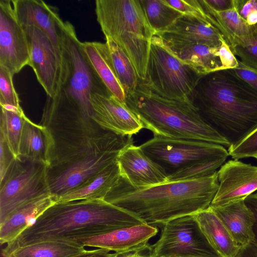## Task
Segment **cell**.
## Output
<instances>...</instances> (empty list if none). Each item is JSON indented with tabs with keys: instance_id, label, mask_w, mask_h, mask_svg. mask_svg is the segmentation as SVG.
Masks as SVG:
<instances>
[{
	"instance_id": "cell-16",
	"label": "cell",
	"mask_w": 257,
	"mask_h": 257,
	"mask_svg": "<svg viewBox=\"0 0 257 257\" xmlns=\"http://www.w3.org/2000/svg\"><path fill=\"white\" fill-rule=\"evenodd\" d=\"M158 232L156 226L143 223L89 237L72 239L82 246L102 248L114 252L152 248L149 240Z\"/></svg>"
},
{
	"instance_id": "cell-14",
	"label": "cell",
	"mask_w": 257,
	"mask_h": 257,
	"mask_svg": "<svg viewBox=\"0 0 257 257\" xmlns=\"http://www.w3.org/2000/svg\"><path fill=\"white\" fill-rule=\"evenodd\" d=\"M23 27L29 45V66L47 96H52L56 86L60 59L51 40L42 30L33 26Z\"/></svg>"
},
{
	"instance_id": "cell-33",
	"label": "cell",
	"mask_w": 257,
	"mask_h": 257,
	"mask_svg": "<svg viewBox=\"0 0 257 257\" xmlns=\"http://www.w3.org/2000/svg\"><path fill=\"white\" fill-rule=\"evenodd\" d=\"M226 159L216 158L189 165L168 176V182L193 180L211 175L221 167Z\"/></svg>"
},
{
	"instance_id": "cell-12",
	"label": "cell",
	"mask_w": 257,
	"mask_h": 257,
	"mask_svg": "<svg viewBox=\"0 0 257 257\" xmlns=\"http://www.w3.org/2000/svg\"><path fill=\"white\" fill-rule=\"evenodd\" d=\"M218 188L210 206L217 207L244 200L257 190V167L229 160L217 171Z\"/></svg>"
},
{
	"instance_id": "cell-41",
	"label": "cell",
	"mask_w": 257,
	"mask_h": 257,
	"mask_svg": "<svg viewBox=\"0 0 257 257\" xmlns=\"http://www.w3.org/2000/svg\"><path fill=\"white\" fill-rule=\"evenodd\" d=\"M234 9L245 21L251 14L257 12V0H234Z\"/></svg>"
},
{
	"instance_id": "cell-35",
	"label": "cell",
	"mask_w": 257,
	"mask_h": 257,
	"mask_svg": "<svg viewBox=\"0 0 257 257\" xmlns=\"http://www.w3.org/2000/svg\"><path fill=\"white\" fill-rule=\"evenodd\" d=\"M228 152L234 160L257 157V128L238 145L229 147Z\"/></svg>"
},
{
	"instance_id": "cell-45",
	"label": "cell",
	"mask_w": 257,
	"mask_h": 257,
	"mask_svg": "<svg viewBox=\"0 0 257 257\" xmlns=\"http://www.w3.org/2000/svg\"><path fill=\"white\" fill-rule=\"evenodd\" d=\"M152 248L145 250H133L110 253L108 257H153Z\"/></svg>"
},
{
	"instance_id": "cell-17",
	"label": "cell",
	"mask_w": 257,
	"mask_h": 257,
	"mask_svg": "<svg viewBox=\"0 0 257 257\" xmlns=\"http://www.w3.org/2000/svg\"><path fill=\"white\" fill-rule=\"evenodd\" d=\"M117 162L120 176L135 188H144L168 182L165 171L134 143L119 152Z\"/></svg>"
},
{
	"instance_id": "cell-43",
	"label": "cell",
	"mask_w": 257,
	"mask_h": 257,
	"mask_svg": "<svg viewBox=\"0 0 257 257\" xmlns=\"http://www.w3.org/2000/svg\"><path fill=\"white\" fill-rule=\"evenodd\" d=\"M244 202L247 206L253 212L255 222L253 227V231L254 235V241L257 243V193L252 194L244 199Z\"/></svg>"
},
{
	"instance_id": "cell-36",
	"label": "cell",
	"mask_w": 257,
	"mask_h": 257,
	"mask_svg": "<svg viewBox=\"0 0 257 257\" xmlns=\"http://www.w3.org/2000/svg\"><path fill=\"white\" fill-rule=\"evenodd\" d=\"M165 1L168 5L183 15L197 18L207 22L206 14L199 0H165Z\"/></svg>"
},
{
	"instance_id": "cell-23",
	"label": "cell",
	"mask_w": 257,
	"mask_h": 257,
	"mask_svg": "<svg viewBox=\"0 0 257 257\" xmlns=\"http://www.w3.org/2000/svg\"><path fill=\"white\" fill-rule=\"evenodd\" d=\"M84 54L90 65L110 93L126 105V96L117 77L106 43L82 42Z\"/></svg>"
},
{
	"instance_id": "cell-11",
	"label": "cell",
	"mask_w": 257,
	"mask_h": 257,
	"mask_svg": "<svg viewBox=\"0 0 257 257\" xmlns=\"http://www.w3.org/2000/svg\"><path fill=\"white\" fill-rule=\"evenodd\" d=\"M29 63L27 37L17 18L12 0H1L0 66L14 75Z\"/></svg>"
},
{
	"instance_id": "cell-7",
	"label": "cell",
	"mask_w": 257,
	"mask_h": 257,
	"mask_svg": "<svg viewBox=\"0 0 257 257\" xmlns=\"http://www.w3.org/2000/svg\"><path fill=\"white\" fill-rule=\"evenodd\" d=\"M50 194L48 167L22 158L16 159L1 182L0 224L20 206Z\"/></svg>"
},
{
	"instance_id": "cell-13",
	"label": "cell",
	"mask_w": 257,
	"mask_h": 257,
	"mask_svg": "<svg viewBox=\"0 0 257 257\" xmlns=\"http://www.w3.org/2000/svg\"><path fill=\"white\" fill-rule=\"evenodd\" d=\"M121 150L90 154L55 172L49 174L51 194L56 199L96 175L116 160Z\"/></svg>"
},
{
	"instance_id": "cell-2",
	"label": "cell",
	"mask_w": 257,
	"mask_h": 257,
	"mask_svg": "<svg viewBox=\"0 0 257 257\" xmlns=\"http://www.w3.org/2000/svg\"><path fill=\"white\" fill-rule=\"evenodd\" d=\"M193 103L202 118L233 147L257 128V90L233 69L203 76Z\"/></svg>"
},
{
	"instance_id": "cell-44",
	"label": "cell",
	"mask_w": 257,
	"mask_h": 257,
	"mask_svg": "<svg viewBox=\"0 0 257 257\" xmlns=\"http://www.w3.org/2000/svg\"><path fill=\"white\" fill-rule=\"evenodd\" d=\"M234 257H257V243L252 241L241 246Z\"/></svg>"
},
{
	"instance_id": "cell-8",
	"label": "cell",
	"mask_w": 257,
	"mask_h": 257,
	"mask_svg": "<svg viewBox=\"0 0 257 257\" xmlns=\"http://www.w3.org/2000/svg\"><path fill=\"white\" fill-rule=\"evenodd\" d=\"M167 176L189 165L206 160L225 158L228 150L219 144L204 141L154 136L140 146Z\"/></svg>"
},
{
	"instance_id": "cell-10",
	"label": "cell",
	"mask_w": 257,
	"mask_h": 257,
	"mask_svg": "<svg viewBox=\"0 0 257 257\" xmlns=\"http://www.w3.org/2000/svg\"><path fill=\"white\" fill-rule=\"evenodd\" d=\"M96 20L105 37L129 32L151 40L150 26L140 0H96Z\"/></svg>"
},
{
	"instance_id": "cell-18",
	"label": "cell",
	"mask_w": 257,
	"mask_h": 257,
	"mask_svg": "<svg viewBox=\"0 0 257 257\" xmlns=\"http://www.w3.org/2000/svg\"><path fill=\"white\" fill-rule=\"evenodd\" d=\"M17 18L23 26H33L51 40L60 59V33L64 23L56 8L41 0H12Z\"/></svg>"
},
{
	"instance_id": "cell-15",
	"label": "cell",
	"mask_w": 257,
	"mask_h": 257,
	"mask_svg": "<svg viewBox=\"0 0 257 257\" xmlns=\"http://www.w3.org/2000/svg\"><path fill=\"white\" fill-rule=\"evenodd\" d=\"M90 100L93 109L92 119L103 128L117 135L132 136L144 128L127 106L119 102L109 91L94 92Z\"/></svg>"
},
{
	"instance_id": "cell-37",
	"label": "cell",
	"mask_w": 257,
	"mask_h": 257,
	"mask_svg": "<svg viewBox=\"0 0 257 257\" xmlns=\"http://www.w3.org/2000/svg\"><path fill=\"white\" fill-rule=\"evenodd\" d=\"M243 64L257 70V37L244 46H236L233 50Z\"/></svg>"
},
{
	"instance_id": "cell-40",
	"label": "cell",
	"mask_w": 257,
	"mask_h": 257,
	"mask_svg": "<svg viewBox=\"0 0 257 257\" xmlns=\"http://www.w3.org/2000/svg\"><path fill=\"white\" fill-rule=\"evenodd\" d=\"M233 70L241 78L257 90V70L243 64L238 60V65Z\"/></svg>"
},
{
	"instance_id": "cell-24",
	"label": "cell",
	"mask_w": 257,
	"mask_h": 257,
	"mask_svg": "<svg viewBox=\"0 0 257 257\" xmlns=\"http://www.w3.org/2000/svg\"><path fill=\"white\" fill-rule=\"evenodd\" d=\"M120 178V171L116 159L96 175L57 197L56 202L104 200Z\"/></svg>"
},
{
	"instance_id": "cell-38",
	"label": "cell",
	"mask_w": 257,
	"mask_h": 257,
	"mask_svg": "<svg viewBox=\"0 0 257 257\" xmlns=\"http://www.w3.org/2000/svg\"><path fill=\"white\" fill-rule=\"evenodd\" d=\"M15 160L4 137L0 135V182L5 178Z\"/></svg>"
},
{
	"instance_id": "cell-42",
	"label": "cell",
	"mask_w": 257,
	"mask_h": 257,
	"mask_svg": "<svg viewBox=\"0 0 257 257\" xmlns=\"http://www.w3.org/2000/svg\"><path fill=\"white\" fill-rule=\"evenodd\" d=\"M207 5L217 12L234 9V0H205Z\"/></svg>"
},
{
	"instance_id": "cell-26",
	"label": "cell",
	"mask_w": 257,
	"mask_h": 257,
	"mask_svg": "<svg viewBox=\"0 0 257 257\" xmlns=\"http://www.w3.org/2000/svg\"><path fill=\"white\" fill-rule=\"evenodd\" d=\"M52 140L47 128L37 124L27 116L19 146V158L46 165H50Z\"/></svg>"
},
{
	"instance_id": "cell-39",
	"label": "cell",
	"mask_w": 257,
	"mask_h": 257,
	"mask_svg": "<svg viewBox=\"0 0 257 257\" xmlns=\"http://www.w3.org/2000/svg\"><path fill=\"white\" fill-rule=\"evenodd\" d=\"M219 56L224 69L236 68L238 65V60L224 40L219 49Z\"/></svg>"
},
{
	"instance_id": "cell-28",
	"label": "cell",
	"mask_w": 257,
	"mask_h": 257,
	"mask_svg": "<svg viewBox=\"0 0 257 257\" xmlns=\"http://www.w3.org/2000/svg\"><path fill=\"white\" fill-rule=\"evenodd\" d=\"M85 250V247L73 241L54 240L24 245L7 244L2 254L3 257H69Z\"/></svg>"
},
{
	"instance_id": "cell-19",
	"label": "cell",
	"mask_w": 257,
	"mask_h": 257,
	"mask_svg": "<svg viewBox=\"0 0 257 257\" xmlns=\"http://www.w3.org/2000/svg\"><path fill=\"white\" fill-rule=\"evenodd\" d=\"M155 35L164 42L201 43L217 48H219L225 40L220 32L209 23L185 15L178 18L166 29Z\"/></svg>"
},
{
	"instance_id": "cell-4",
	"label": "cell",
	"mask_w": 257,
	"mask_h": 257,
	"mask_svg": "<svg viewBox=\"0 0 257 257\" xmlns=\"http://www.w3.org/2000/svg\"><path fill=\"white\" fill-rule=\"evenodd\" d=\"M127 107L154 136L195 140L230 147L201 117L191 101L161 96L143 81L126 95Z\"/></svg>"
},
{
	"instance_id": "cell-9",
	"label": "cell",
	"mask_w": 257,
	"mask_h": 257,
	"mask_svg": "<svg viewBox=\"0 0 257 257\" xmlns=\"http://www.w3.org/2000/svg\"><path fill=\"white\" fill-rule=\"evenodd\" d=\"M160 226V237L152 245L153 257H220L194 214L177 217Z\"/></svg>"
},
{
	"instance_id": "cell-20",
	"label": "cell",
	"mask_w": 257,
	"mask_h": 257,
	"mask_svg": "<svg viewBox=\"0 0 257 257\" xmlns=\"http://www.w3.org/2000/svg\"><path fill=\"white\" fill-rule=\"evenodd\" d=\"M199 1L207 21L222 35L233 53L235 46L245 45L257 37V25H248L235 9L217 12L209 7L205 0Z\"/></svg>"
},
{
	"instance_id": "cell-29",
	"label": "cell",
	"mask_w": 257,
	"mask_h": 257,
	"mask_svg": "<svg viewBox=\"0 0 257 257\" xmlns=\"http://www.w3.org/2000/svg\"><path fill=\"white\" fill-rule=\"evenodd\" d=\"M110 38L129 58L140 80L144 81L150 55L151 40L129 32H121Z\"/></svg>"
},
{
	"instance_id": "cell-1",
	"label": "cell",
	"mask_w": 257,
	"mask_h": 257,
	"mask_svg": "<svg viewBox=\"0 0 257 257\" xmlns=\"http://www.w3.org/2000/svg\"><path fill=\"white\" fill-rule=\"evenodd\" d=\"M217 171L203 178L135 188L120 176L104 200L159 226L208 208L218 188Z\"/></svg>"
},
{
	"instance_id": "cell-47",
	"label": "cell",
	"mask_w": 257,
	"mask_h": 257,
	"mask_svg": "<svg viewBox=\"0 0 257 257\" xmlns=\"http://www.w3.org/2000/svg\"><path fill=\"white\" fill-rule=\"evenodd\" d=\"M255 158H256L257 159V157H256Z\"/></svg>"
},
{
	"instance_id": "cell-21",
	"label": "cell",
	"mask_w": 257,
	"mask_h": 257,
	"mask_svg": "<svg viewBox=\"0 0 257 257\" xmlns=\"http://www.w3.org/2000/svg\"><path fill=\"white\" fill-rule=\"evenodd\" d=\"M56 202L55 197L50 194L33 200L16 209L0 224L1 244H8L15 240Z\"/></svg>"
},
{
	"instance_id": "cell-27",
	"label": "cell",
	"mask_w": 257,
	"mask_h": 257,
	"mask_svg": "<svg viewBox=\"0 0 257 257\" xmlns=\"http://www.w3.org/2000/svg\"><path fill=\"white\" fill-rule=\"evenodd\" d=\"M194 215L220 257H234L236 255L241 246L233 239L210 206Z\"/></svg>"
},
{
	"instance_id": "cell-6",
	"label": "cell",
	"mask_w": 257,
	"mask_h": 257,
	"mask_svg": "<svg viewBox=\"0 0 257 257\" xmlns=\"http://www.w3.org/2000/svg\"><path fill=\"white\" fill-rule=\"evenodd\" d=\"M203 75L178 58L155 35L151 40L146 79L153 91L166 98L191 101Z\"/></svg>"
},
{
	"instance_id": "cell-34",
	"label": "cell",
	"mask_w": 257,
	"mask_h": 257,
	"mask_svg": "<svg viewBox=\"0 0 257 257\" xmlns=\"http://www.w3.org/2000/svg\"><path fill=\"white\" fill-rule=\"evenodd\" d=\"M13 75L0 66V104L21 108L20 100L13 83Z\"/></svg>"
},
{
	"instance_id": "cell-5",
	"label": "cell",
	"mask_w": 257,
	"mask_h": 257,
	"mask_svg": "<svg viewBox=\"0 0 257 257\" xmlns=\"http://www.w3.org/2000/svg\"><path fill=\"white\" fill-rule=\"evenodd\" d=\"M42 122L52 140L49 174L90 154L122 150L134 143L132 136L104 129L78 111H43Z\"/></svg>"
},
{
	"instance_id": "cell-46",
	"label": "cell",
	"mask_w": 257,
	"mask_h": 257,
	"mask_svg": "<svg viewBox=\"0 0 257 257\" xmlns=\"http://www.w3.org/2000/svg\"><path fill=\"white\" fill-rule=\"evenodd\" d=\"M109 252L110 251L102 248L85 249L80 253L69 257H108Z\"/></svg>"
},
{
	"instance_id": "cell-31",
	"label": "cell",
	"mask_w": 257,
	"mask_h": 257,
	"mask_svg": "<svg viewBox=\"0 0 257 257\" xmlns=\"http://www.w3.org/2000/svg\"><path fill=\"white\" fill-rule=\"evenodd\" d=\"M113 67L125 96L135 90L140 80L133 64L119 46L110 38L105 37Z\"/></svg>"
},
{
	"instance_id": "cell-22",
	"label": "cell",
	"mask_w": 257,
	"mask_h": 257,
	"mask_svg": "<svg viewBox=\"0 0 257 257\" xmlns=\"http://www.w3.org/2000/svg\"><path fill=\"white\" fill-rule=\"evenodd\" d=\"M210 207L239 245L244 246L254 241L253 227L255 218L244 200L220 207Z\"/></svg>"
},
{
	"instance_id": "cell-32",
	"label": "cell",
	"mask_w": 257,
	"mask_h": 257,
	"mask_svg": "<svg viewBox=\"0 0 257 257\" xmlns=\"http://www.w3.org/2000/svg\"><path fill=\"white\" fill-rule=\"evenodd\" d=\"M147 19L156 33L170 26L183 14L165 0H140Z\"/></svg>"
},
{
	"instance_id": "cell-30",
	"label": "cell",
	"mask_w": 257,
	"mask_h": 257,
	"mask_svg": "<svg viewBox=\"0 0 257 257\" xmlns=\"http://www.w3.org/2000/svg\"><path fill=\"white\" fill-rule=\"evenodd\" d=\"M0 135L16 159L19 158V146L25 118L22 108L1 105Z\"/></svg>"
},
{
	"instance_id": "cell-3",
	"label": "cell",
	"mask_w": 257,
	"mask_h": 257,
	"mask_svg": "<svg viewBox=\"0 0 257 257\" xmlns=\"http://www.w3.org/2000/svg\"><path fill=\"white\" fill-rule=\"evenodd\" d=\"M145 223L137 215L104 200L56 202L31 226L7 244L71 240Z\"/></svg>"
},
{
	"instance_id": "cell-25",
	"label": "cell",
	"mask_w": 257,
	"mask_h": 257,
	"mask_svg": "<svg viewBox=\"0 0 257 257\" xmlns=\"http://www.w3.org/2000/svg\"><path fill=\"white\" fill-rule=\"evenodd\" d=\"M164 43L178 58L203 76L224 69L219 56V48L201 43Z\"/></svg>"
}]
</instances>
